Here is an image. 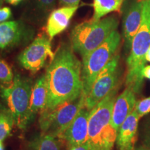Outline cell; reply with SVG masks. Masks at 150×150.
I'll return each mask as SVG.
<instances>
[{"instance_id":"obj_20","label":"cell","mask_w":150,"mask_h":150,"mask_svg":"<svg viewBox=\"0 0 150 150\" xmlns=\"http://www.w3.org/2000/svg\"><path fill=\"white\" fill-rule=\"evenodd\" d=\"M14 79L12 69L5 60L0 59V84L8 86L13 83Z\"/></svg>"},{"instance_id":"obj_22","label":"cell","mask_w":150,"mask_h":150,"mask_svg":"<svg viewBox=\"0 0 150 150\" xmlns=\"http://www.w3.org/2000/svg\"><path fill=\"white\" fill-rule=\"evenodd\" d=\"M56 0H37L38 7L42 11H49L54 6Z\"/></svg>"},{"instance_id":"obj_26","label":"cell","mask_w":150,"mask_h":150,"mask_svg":"<svg viewBox=\"0 0 150 150\" xmlns=\"http://www.w3.org/2000/svg\"><path fill=\"white\" fill-rule=\"evenodd\" d=\"M142 76L144 78L150 80V65H147L142 70Z\"/></svg>"},{"instance_id":"obj_16","label":"cell","mask_w":150,"mask_h":150,"mask_svg":"<svg viewBox=\"0 0 150 150\" xmlns=\"http://www.w3.org/2000/svg\"><path fill=\"white\" fill-rule=\"evenodd\" d=\"M23 34L22 25L17 21H6L0 23V49L13 46L21 40Z\"/></svg>"},{"instance_id":"obj_4","label":"cell","mask_w":150,"mask_h":150,"mask_svg":"<svg viewBox=\"0 0 150 150\" xmlns=\"http://www.w3.org/2000/svg\"><path fill=\"white\" fill-rule=\"evenodd\" d=\"M118 20L111 16L77 24L71 33V46L82 57L100 45L118 27Z\"/></svg>"},{"instance_id":"obj_12","label":"cell","mask_w":150,"mask_h":150,"mask_svg":"<svg viewBox=\"0 0 150 150\" xmlns=\"http://www.w3.org/2000/svg\"><path fill=\"white\" fill-rule=\"evenodd\" d=\"M136 94L132 89L127 87L116 97L112 110L111 124L117 132L122 124L134 110L136 104Z\"/></svg>"},{"instance_id":"obj_13","label":"cell","mask_w":150,"mask_h":150,"mask_svg":"<svg viewBox=\"0 0 150 150\" xmlns=\"http://www.w3.org/2000/svg\"><path fill=\"white\" fill-rule=\"evenodd\" d=\"M78 7L79 6H62L50 13L46 25V32L50 40L67 29Z\"/></svg>"},{"instance_id":"obj_30","label":"cell","mask_w":150,"mask_h":150,"mask_svg":"<svg viewBox=\"0 0 150 150\" xmlns=\"http://www.w3.org/2000/svg\"><path fill=\"white\" fill-rule=\"evenodd\" d=\"M137 150H150V149H149V148L147 147H140Z\"/></svg>"},{"instance_id":"obj_18","label":"cell","mask_w":150,"mask_h":150,"mask_svg":"<svg viewBox=\"0 0 150 150\" xmlns=\"http://www.w3.org/2000/svg\"><path fill=\"white\" fill-rule=\"evenodd\" d=\"M30 150H60L59 142L56 138L42 134L38 136L29 142Z\"/></svg>"},{"instance_id":"obj_2","label":"cell","mask_w":150,"mask_h":150,"mask_svg":"<svg viewBox=\"0 0 150 150\" xmlns=\"http://www.w3.org/2000/svg\"><path fill=\"white\" fill-rule=\"evenodd\" d=\"M117 88L91 110L87 142L90 150H113L117 131L111 124L112 110Z\"/></svg>"},{"instance_id":"obj_11","label":"cell","mask_w":150,"mask_h":150,"mask_svg":"<svg viewBox=\"0 0 150 150\" xmlns=\"http://www.w3.org/2000/svg\"><path fill=\"white\" fill-rule=\"evenodd\" d=\"M91 110L85 106L81 108L72 123L61 136L67 146L85 143L88 140V120Z\"/></svg>"},{"instance_id":"obj_6","label":"cell","mask_w":150,"mask_h":150,"mask_svg":"<svg viewBox=\"0 0 150 150\" xmlns=\"http://www.w3.org/2000/svg\"><path fill=\"white\" fill-rule=\"evenodd\" d=\"M120 41V35L115 30L100 45L82 57V94L85 98L91 91L97 75L116 54Z\"/></svg>"},{"instance_id":"obj_9","label":"cell","mask_w":150,"mask_h":150,"mask_svg":"<svg viewBox=\"0 0 150 150\" xmlns=\"http://www.w3.org/2000/svg\"><path fill=\"white\" fill-rule=\"evenodd\" d=\"M54 56L51 40L45 35H40L24 49L18 61L24 69L36 72L45 66L49 58L52 60Z\"/></svg>"},{"instance_id":"obj_8","label":"cell","mask_w":150,"mask_h":150,"mask_svg":"<svg viewBox=\"0 0 150 150\" xmlns=\"http://www.w3.org/2000/svg\"><path fill=\"white\" fill-rule=\"evenodd\" d=\"M119 61L120 55L116 54L97 75L84 102L85 106L90 110L117 88L120 78Z\"/></svg>"},{"instance_id":"obj_3","label":"cell","mask_w":150,"mask_h":150,"mask_svg":"<svg viewBox=\"0 0 150 150\" xmlns=\"http://www.w3.org/2000/svg\"><path fill=\"white\" fill-rule=\"evenodd\" d=\"M149 46L150 0H144L141 24L133 39L127 60V87L130 88L136 94L140 93L143 85L142 70L147 63L145 54Z\"/></svg>"},{"instance_id":"obj_1","label":"cell","mask_w":150,"mask_h":150,"mask_svg":"<svg viewBox=\"0 0 150 150\" xmlns=\"http://www.w3.org/2000/svg\"><path fill=\"white\" fill-rule=\"evenodd\" d=\"M82 63L72 46L63 44L57 49L45 73L48 97L45 108L51 109L83 95Z\"/></svg>"},{"instance_id":"obj_15","label":"cell","mask_w":150,"mask_h":150,"mask_svg":"<svg viewBox=\"0 0 150 150\" xmlns=\"http://www.w3.org/2000/svg\"><path fill=\"white\" fill-rule=\"evenodd\" d=\"M47 97V84L45 75H43L35 81L31 89L30 112L33 119L37 112H41L45 108Z\"/></svg>"},{"instance_id":"obj_27","label":"cell","mask_w":150,"mask_h":150,"mask_svg":"<svg viewBox=\"0 0 150 150\" xmlns=\"http://www.w3.org/2000/svg\"><path fill=\"white\" fill-rule=\"evenodd\" d=\"M145 144L146 147L150 149V127L147 129L145 136Z\"/></svg>"},{"instance_id":"obj_31","label":"cell","mask_w":150,"mask_h":150,"mask_svg":"<svg viewBox=\"0 0 150 150\" xmlns=\"http://www.w3.org/2000/svg\"><path fill=\"white\" fill-rule=\"evenodd\" d=\"M0 150H4V147L3 143L1 142H0Z\"/></svg>"},{"instance_id":"obj_19","label":"cell","mask_w":150,"mask_h":150,"mask_svg":"<svg viewBox=\"0 0 150 150\" xmlns=\"http://www.w3.org/2000/svg\"><path fill=\"white\" fill-rule=\"evenodd\" d=\"M14 124L13 116L8 108L0 110V142H2L11 134Z\"/></svg>"},{"instance_id":"obj_10","label":"cell","mask_w":150,"mask_h":150,"mask_svg":"<svg viewBox=\"0 0 150 150\" xmlns=\"http://www.w3.org/2000/svg\"><path fill=\"white\" fill-rule=\"evenodd\" d=\"M144 0H131L125 4L123 16V36L127 52H130L131 43L141 24Z\"/></svg>"},{"instance_id":"obj_32","label":"cell","mask_w":150,"mask_h":150,"mask_svg":"<svg viewBox=\"0 0 150 150\" xmlns=\"http://www.w3.org/2000/svg\"><path fill=\"white\" fill-rule=\"evenodd\" d=\"M3 1H4V0H0V6H1V4H2Z\"/></svg>"},{"instance_id":"obj_25","label":"cell","mask_w":150,"mask_h":150,"mask_svg":"<svg viewBox=\"0 0 150 150\" xmlns=\"http://www.w3.org/2000/svg\"><path fill=\"white\" fill-rule=\"evenodd\" d=\"M81 0H59V3L62 6H79Z\"/></svg>"},{"instance_id":"obj_17","label":"cell","mask_w":150,"mask_h":150,"mask_svg":"<svg viewBox=\"0 0 150 150\" xmlns=\"http://www.w3.org/2000/svg\"><path fill=\"white\" fill-rule=\"evenodd\" d=\"M125 0H93L94 20H100L112 12H120Z\"/></svg>"},{"instance_id":"obj_28","label":"cell","mask_w":150,"mask_h":150,"mask_svg":"<svg viewBox=\"0 0 150 150\" xmlns=\"http://www.w3.org/2000/svg\"><path fill=\"white\" fill-rule=\"evenodd\" d=\"M23 0H6L7 3L13 6H17L20 3H21Z\"/></svg>"},{"instance_id":"obj_21","label":"cell","mask_w":150,"mask_h":150,"mask_svg":"<svg viewBox=\"0 0 150 150\" xmlns=\"http://www.w3.org/2000/svg\"><path fill=\"white\" fill-rule=\"evenodd\" d=\"M135 111L140 118L150 112V96L136 102L134 108Z\"/></svg>"},{"instance_id":"obj_29","label":"cell","mask_w":150,"mask_h":150,"mask_svg":"<svg viewBox=\"0 0 150 150\" xmlns=\"http://www.w3.org/2000/svg\"><path fill=\"white\" fill-rule=\"evenodd\" d=\"M145 60L147 62H149L150 63V46H149V47L148 48L147 52H146Z\"/></svg>"},{"instance_id":"obj_7","label":"cell","mask_w":150,"mask_h":150,"mask_svg":"<svg viewBox=\"0 0 150 150\" xmlns=\"http://www.w3.org/2000/svg\"><path fill=\"white\" fill-rule=\"evenodd\" d=\"M84 102L85 97L81 95L77 98L61 103L51 109L42 110L39 119L42 134L56 138H61L84 106Z\"/></svg>"},{"instance_id":"obj_5","label":"cell","mask_w":150,"mask_h":150,"mask_svg":"<svg viewBox=\"0 0 150 150\" xmlns=\"http://www.w3.org/2000/svg\"><path fill=\"white\" fill-rule=\"evenodd\" d=\"M31 83L19 74L15 76L13 83L8 86L0 84V96L13 116L16 126L24 130L33 120L30 112Z\"/></svg>"},{"instance_id":"obj_14","label":"cell","mask_w":150,"mask_h":150,"mask_svg":"<svg viewBox=\"0 0 150 150\" xmlns=\"http://www.w3.org/2000/svg\"><path fill=\"white\" fill-rule=\"evenodd\" d=\"M139 119L140 117L134 110L122 124L116 140L118 150H134Z\"/></svg>"},{"instance_id":"obj_24","label":"cell","mask_w":150,"mask_h":150,"mask_svg":"<svg viewBox=\"0 0 150 150\" xmlns=\"http://www.w3.org/2000/svg\"><path fill=\"white\" fill-rule=\"evenodd\" d=\"M67 150H90V147L88 142L79 144V145H72L67 146Z\"/></svg>"},{"instance_id":"obj_23","label":"cell","mask_w":150,"mask_h":150,"mask_svg":"<svg viewBox=\"0 0 150 150\" xmlns=\"http://www.w3.org/2000/svg\"><path fill=\"white\" fill-rule=\"evenodd\" d=\"M12 16L11 10L9 7H2L0 8V23H2L9 20Z\"/></svg>"}]
</instances>
